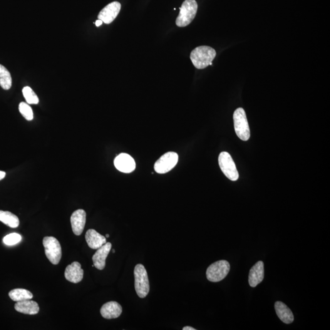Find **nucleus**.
<instances>
[{
  "label": "nucleus",
  "instance_id": "1",
  "mask_svg": "<svg viewBox=\"0 0 330 330\" xmlns=\"http://www.w3.org/2000/svg\"><path fill=\"white\" fill-rule=\"evenodd\" d=\"M216 54L217 53L212 47L200 46L191 52L190 59L196 68L203 69L212 65Z\"/></svg>",
  "mask_w": 330,
  "mask_h": 330
},
{
  "label": "nucleus",
  "instance_id": "2",
  "mask_svg": "<svg viewBox=\"0 0 330 330\" xmlns=\"http://www.w3.org/2000/svg\"><path fill=\"white\" fill-rule=\"evenodd\" d=\"M198 11V4L195 0H185L180 8L179 14L176 21V25L185 27L192 23Z\"/></svg>",
  "mask_w": 330,
  "mask_h": 330
},
{
  "label": "nucleus",
  "instance_id": "3",
  "mask_svg": "<svg viewBox=\"0 0 330 330\" xmlns=\"http://www.w3.org/2000/svg\"><path fill=\"white\" fill-rule=\"evenodd\" d=\"M135 288L138 297L143 299L150 292V286L147 271L142 264L136 265L134 270Z\"/></svg>",
  "mask_w": 330,
  "mask_h": 330
},
{
  "label": "nucleus",
  "instance_id": "4",
  "mask_svg": "<svg viewBox=\"0 0 330 330\" xmlns=\"http://www.w3.org/2000/svg\"><path fill=\"white\" fill-rule=\"evenodd\" d=\"M234 129L238 137L243 141H248L250 138V127L248 125L246 113L242 108H237L234 111Z\"/></svg>",
  "mask_w": 330,
  "mask_h": 330
},
{
  "label": "nucleus",
  "instance_id": "5",
  "mask_svg": "<svg viewBox=\"0 0 330 330\" xmlns=\"http://www.w3.org/2000/svg\"><path fill=\"white\" fill-rule=\"evenodd\" d=\"M229 263L225 260H218L208 267L206 277L208 281L217 282L225 279L230 271Z\"/></svg>",
  "mask_w": 330,
  "mask_h": 330
},
{
  "label": "nucleus",
  "instance_id": "6",
  "mask_svg": "<svg viewBox=\"0 0 330 330\" xmlns=\"http://www.w3.org/2000/svg\"><path fill=\"white\" fill-rule=\"evenodd\" d=\"M45 253L50 262L53 265H58L62 256L60 243L53 237H46L43 239Z\"/></svg>",
  "mask_w": 330,
  "mask_h": 330
},
{
  "label": "nucleus",
  "instance_id": "7",
  "mask_svg": "<svg viewBox=\"0 0 330 330\" xmlns=\"http://www.w3.org/2000/svg\"><path fill=\"white\" fill-rule=\"evenodd\" d=\"M218 163L222 172L229 180L236 181L239 175L234 160L229 153L222 152L218 157Z\"/></svg>",
  "mask_w": 330,
  "mask_h": 330
},
{
  "label": "nucleus",
  "instance_id": "8",
  "mask_svg": "<svg viewBox=\"0 0 330 330\" xmlns=\"http://www.w3.org/2000/svg\"><path fill=\"white\" fill-rule=\"evenodd\" d=\"M177 153L169 152L162 155L154 165V170L158 174H165L175 167L178 162Z\"/></svg>",
  "mask_w": 330,
  "mask_h": 330
},
{
  "label": "nucleus",
  "instance_id": "9",
  "mask_svg": "<svg viewBox=\"0 0 330 330\" xmlns=\"http://www.w3.org/2000/svg\"><path fill=\"white\" fill-rule=\"evenodd\" d=\"M121 8L120 2L118 1L111 2L102 10L99 14L98 19L106 24H110L118 16Z\"/></svg>",
  "mask_w": 330,
  "mask_h": 330
},
{
  "label": "nucleus",
  "instance_id": "10",
  "mask_svg": "<svg viewBox=\"0 0 330 330\" xmlns=\"http://www.w3.org/2000/svg\"><path fill=\"white\" fill-rule=\"evenodd\" d=\"M114 164L118 170L124 173L133 172L136 168V163L133 158L127 153H121L115 158Z\"/></svg>",
  "mask_w": 330,
  "mask_h": 330
},
{
  "label": "nucleus",
  "instance_id": "11",
  "mask_svg": "<svg viewBox=\"0 0 330 330\" xmlns=\"http://www.w3.org/2000/svg\"><path fill=\"white\" fill-rule=\"evenodd\" d=\"M86 222V213L84 210H76L73 213L71 217V223L74 234L80 235L82 234Z\"/></svg>",
  "mask_w": 330,
  "mask_h": 330
},
{
  "label": "nucleus",
  "instance_id": "12",
  "mask_svg": "<svg viewBox=\"0 0 330 330\" xmlns=\"http://www.w3.org/2000/svg\"><path fill=\"white\" fill-rule=\"evenodd\" d=\"M111 245L110 242H106L102 247L99 248L93 256V261L94 267L97 269L102 270L105 267L106 259L111 250Z\"/></svg>",
  "mask_w": 330,
  "mask_h": 330
},
{
  "label": "nucleus",
  "instance_id": "13",
  "mask_svg": "<svg viewBox=\"0 0 330 330\" xmlns=\"http://www.w3.org/2000/svg\"><path fill=\"white\" fill-rule=\"evenodd\" d=\"M84 271L81 264L78 262H74L66 267L64 276L68 281L73 283H78L82 281Z\"/></svg>",
  "mask_w": 330,
  "mask_h": 330
},
{
  "label": "nucleus",
  "instance_id": "14",
  "mask_svg": "<svg viewBox=\"0 0 330 330\" xmlns=\"http://www.w3.org/2000/svg\"><path fill=\"white\" fill-rule=\"evenodd\" d=\"M123 312L122 306L116 302H109L104 304L101 309V314L106 319H116Z\"/></svg>",
  "mask_w": 330,
  "mask_h": 330
},
{
  "label": "nucleus",
  "instance_id": "15",
  "mask_svg": "<svg viewBox=\"0 0 330 330\" xmlns=\"http://www.w3.org/2000/svg\"><path fill=\"white\" fill-rule=\"evenodd\" d=\"M264 278V264L262 261H259L253 265L251 269L248 277L250 286L255 287L263 281Z\"/></svg>",
  "mask_w": 330,
  "mask_h": 330
},
{
  "label": "nucleus",
  "instance_id": "16",
  "mask_svg": "<svg viewBox=\"0 0 330 330\" xmlns=\"http://www.w3.org/2000/svg\"><path fill=\"white\" fill-rule=\"evenodd\" d=\"M85 239L89 248L98 250L106 243V237L99 234L94 229H89L86 232Z\"/></svg>",
  "mask_w": 330,
  "mask_h": 330
},
{
  "label": "nucleus",
  "instance_id": "17",
  "mask_svg": "<svg viewBox=\"0 0 330 330\" xmlns=\"http://www.w3.org/2000/svg\"><path fill=\"white\" fill-rule=\"evenodd\" d=\"M275 309L278 317L284 324H290L294 321V316L291 310L286 305L281 302H277L275 304Z\"/></svg>",
  "mask_w": 330,
  "mask_h": 330
},
{
  "label": "nucleus",
  "instance_id": "18",
  "mask_svg": "<svg viewBox=\"0 0 330 330\" xmlns=\"http://www.w3.org/2000/svg\"><path fill=\"white\" fill-rule=\"evenodd\" d=\"M15 309L22 314L35 315L39 311V306L36 302L26 300L17 302L15 305Z\"/></svg>",
  "mask_w": 330,
  "mask_h": 330
},
{
  "label": "nucleus",
  "instance_id": "19",
  "mask_svg": "<svg viewBox=\"0 0 330 330\" xmlns=\"http://www.w3.org/2000/svg\"><path fill=\"white\" fill-rule=\"evenodd\" d=\"M0 222L10 228H16L19 226V219L16 215L8 211L0 210Z\"/></svg>",
  "mask_w": 330,
  "mask_h": 330
},
{
  "label": "nucleus",
  "instance_id": "20",
  "mask_svg": "<svg viewBox=\"0 0 330 330\" xmlns=\"http://www.w3.org/2000/svg\"><path fill=\"white\" fill-rule=\"evenodd\" d=\"M9 296L14 302H18L33 299V295L30 291L24 289H15L9 293Z\"/></svg>",
  "mask_w": 330,
  "mask_h": 330
},
{
  "label": "nucleus",
  "instance_id": "21",
  "mask_svg": "<svg viewBox=\"0 0 330 330\" xmlns=\"http://www.w3.org/2000/svg\"><path fill=\"white\" fill-rule=\"evenodd\" d=\"M0 86L4 90H8L12 86L11 74L1 64H0Z\"/></svg>",
  "mask_w": 330,
  "mask_h": 330
},
{
  "label": "nucleus",
  "instance_id": "22",
  "mask_svg": "<svg viewBox=\"0 0 330 330\" xmlns=\"http://www.w3.org/2000/svg\"><path fill=\"white\" fill-rule=\"evenodd\" d=\"M25 99L28 104H38L39 100L38 96L30 87L26 86L22 90Z\"/></svg>",
  "mask_w": 330,
  "mask_h": 330
},
{
  "label": "nucleus",
  "instance_id": "23",
  "mask_svg": "<svg viewBox=\"0 0 330 330\" xmlns=\"http://www.w3.org/2000/svg\"><path fill=\"white\" fill-rule=\"evenodd\" d=\"M19 111L22 115L26 119L27 121H31L33 120V112L31 106L25 102H21L19 104Z\"/></svg>",
  "mask_w": 330,
  "mask_h": 330
},
{
  "label": "nucleus",
  "instance_id": "24",
  "mask_svg": "<svg viewBox=\"0 0 330 330\" xmlns=\"http://www.w3.org/2000/svg\"><path fill=\"white\" fill-rule=\"evenodd\" d=\"M21 240L22 237L21 235L17 234V233H12V234L7 235L6 236H5L2 241H3L5 245L12 246V245L19 244Z\"/></svg>",
  "mask_w": 330,
  "mask_h": 330
},
{
  "label": "nucleus",
  "instance_id": "25",
  "mask_svg": "<svg viewBox=\"0 0 330 330\" xmlns=\"http://www.w3.org/2000/svg\"><path fill=\"white\" fill-rule=\"evenodd\" d=\"M5 176H6V173L4 172V171H0V180L3 179Z\"/></svg>",
  "mask_w": 330,
  "mask_h": 330
},
{
  "label": "nucleus",
  "instance_id": "26",
  "mask_svg": "<svg viewBox=\"0 0 330 330\" xmlns=\"http://www.w3.org/2000/svg\"><path fill=\"white\" fill-rule=\"evenodd\" d=\"M103 22L101 21V20H98V21H97L96 22V25L98 27L100 26L102 24Z\"/></svg>",
  "mask_w": 330,
  "mask_h": 330
},
{
  "label": "nucleus",
  "instance_id": "27",
  "mask_svg": "<svg viewBox=\"0 0 330 330\" xmlns=\"http://www.w3.org/2000/svg\"><path fill=\"white\" fill-rule=\"evenodd\" d=\"M183 330H196V329L191 327H183Z\"/></svg>",
  "mask_w": 330,
  "mask_h": 330
},
{
  "label": "nucleus",
  "instance_id": "28",
  "mask_svg": "<svg viewBox=\"0 0 330 330\" xmlns=\"http://www.w3.org/2000/svg\"><path fill=\"white\" fill-rule=\"evenodd\" d=\"M109 237H110V235H109V234L106 235V238H108Z\"/></svg>",
  "mask_w": 330,
  "mask_h": 330
},
{
  "label": "nucleus",
  "instance_id": "29",
  "mask_svg": "<svg viewBox=\"0 0 330 330\" xmlns=\"http://www.w3.org/2000/svg\"><path fill=\"white\" fill-rule=\"evenodd\" d=\"M112 252H113V253H115V250H112Z\"/></svg>",
  "mask_w": 330,
  "mask_h": 330
}]
</instances>
